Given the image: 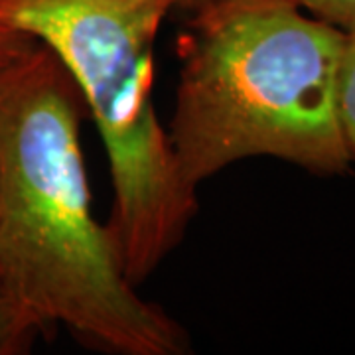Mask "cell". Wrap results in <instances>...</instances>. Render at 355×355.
<instances>
[{"mask_svg": "<svg viewBox=\"0 0 355 355\" xmlns=\"http://www.w3.org/2000/svg\"><path fill=\"white\" fill-rule=\"evenodd\" d=\"M83 97L46 46L0 65V280L42 334L121 355H182L184 328L127 279L91 211Z\"/></svg>", "mask_w": 355, "mask_h": 355, "instance_id": "cell-1", "label": "cell"}, {"mask_svg": "<svg viewBox=\"0 0 355 355\" xmlns=\"http://www.w3.org/2000/svg\"><path fill=\"white\" fill-rule=\"evenodd\" d=\"M190 16L168 128L190 190L254 156L316 176L349 170L336 111L345 32L298 0H214Z\"/></svg>", "mask_w": 355, "mask_h": 355, "instance_id": "cell-2", "label": "cell"}, {"mask_svg": "<svg viewBox=\"0 0 355 355\" xmlns=\"http://www.w3.org/2000/svg\"><path fill=\"white\" fill-rule=\"evenodd\" d=\"M172 8L174 0H0V26L58 58L101 132L113 180L107 229L135 286L198 211L153 99L154 44Z\"/></svg>", "mask_w": 355, "mask_h": 355, "instance_id": "cell-3", "label": "cell"}, {"mask_svg": "<svg viewBox=\"0 0 355 355\" xmlns=\"http://www.w3.org/2000/svg\"><path fill=\"white\" fill-rule=\"evenodd\" d=\"M42 330L0 280V355L28 354Z\"/></svg>", "mask_w": 355, "mask_h": 355, "instance_id": "cell-4", "label": "cell"}, {"mask_svg": "<svg viewBox=\"0 0 355 355\" xmlns=\"http://www.w3.org/2000/svg\"><path fill=\"white\" fill-rule=\"evenodd\" d=\"M336 111L347 154L355 162V32L345 34L336 83Z\"/></svg>", "mask_w": 355, "mask_h": 355, "instance_id": "cell-5", "label": "cell"}, {"mask_svg": "<svg viewBox=\"0 0 355 355\" xmlns=\"http://www.w3.org/2000/svg\"><path fill=\"white\" fill-rule=\"evenodd\" d=\"M298 2L306 12L340 28L345 34L355 32V0H298Z\"/></svg>", "mask_w": 355, "mask_h": 355, "instance_id": "cell-6", "label": "cell"}, {"mask_svg": "<svg viewBox=\"0 0 355 355\" xmlns=\"http://www.w3.org/2000/svg\"><path fill=\"white\" fill-rule=\"evenodd\" d=\"M36 44V40L0 26V65H6L24 55Z\"/></svg>", "mask_w": 355, "mask_h": 355, "instance_id": "cell-7", "label": "cell"}, {"mask_svg": "<svg viewBox=\"0 0 355 355\" xmlns=\"http://www.w3.org/2000/svg\"><path fill=\"white\" fill-rule=\"evenodd\" d=\"M209 2H214V0H174V8L186 14H191L196 12L198 8L205 6V4H209Z\"/></svg>", "mask_w": 355, "mask_h": 355, "instance_id": "cell-8", "label": "cell"}]
</instances>
